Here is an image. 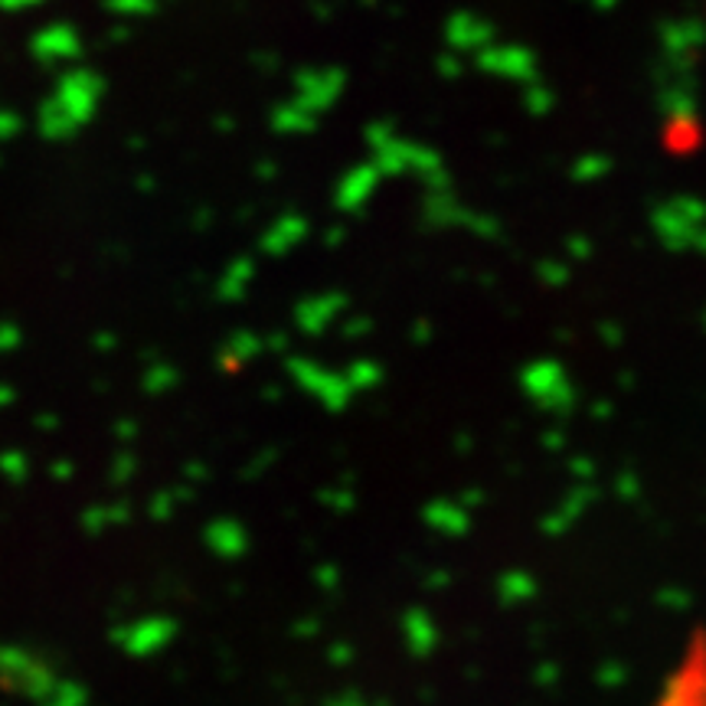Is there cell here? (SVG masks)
<instances>
[{"mask_svg": "<svg viewBox=\"0 0 706 706\" xmlns=\"http://www.w3.org/2000/svg\"><path fill=\"white\" fill-rule=\"evenodd\" d=\"M102 92H106V83L96 73L89 70L66 73L40 109V132L53 141L73 138L96 115Z\"/></svg>", "mask_w": 706, "mask_h": 706, "instance_id": "6da1fadb", "label": "cell"}, {"mask_svg": "<svg viewBox=\"0 0 706 706\" xmlns=\"http://www.w3.org/2000/svg\"><path fill=\"white\" fill-rule=\"evenodd\" d=\"M79 50H83V40H79V34H76L70 24H53V27H47V30H40V34L34 37V53H37V60H44V63H66V60H76Z\"/></svg>", "mask_w": 706, "mask_h": 706, "instance_id": "7a4b0ae2", "label": "cell"}, {"mask_svg": "<svg viewBox=\"0 0 706 706\" xmlns=\"http://www.w3.org/2000/svg\"><path fill=\"white\" fill-rule=\"evenodd\" d=\"M298 236H301V223H298V220H282V223L265 236V252H272V256L285 252L288 246L298 243Z\"/></svg>", "mask_w": 706, "mask_h": 706, "instance_id": "3957f363", "label": "cell"}, {"mask_svg": "<svg viewBox=\"0 0 706 706\" xmlns=\"http://www.w3.org/2000/svg\"><path fill=\"white\" fill-rule=\"evenodd\" d=\"M109 11L125 14V17H141L154 11V0H109Z\"/></svg>", "mask_w": 706, "mask_h": 706, "instance_id": "277c9868", "label": "cell"}, {"mask_svg": "<svg viewBox=\"0 0 706 706\" xmlns=\"http://www.w3.org/2000/svg\"><path fill=\"white\" fill-rule=\"evenodd\" d=\"M249 275H252V265H249V262H236V265L230 269V275L223 278V288H226V295H233V292H243V285L249 282Z\"/></svg>", "mask_w": 706, "mask_h": 706, "instance_id": "5b68a950", "label": "cell"}, {"mask_svg": "<svg viewBox=\"0 0 706 706\" xmlns=\"http://www.w3.org/2000/svg\"><path fill=\"white\" fill-rule=\"evenodd\" d=\"M21 132V119L8 109H0V141H8Z\"/></svg>", "mask_w": 706, "mask_h": 706, "instance_id": "8992f818", "label": "cell"}, {"mask_svg": "<svg viewBox=\"0 0 706 706\" xmlns=\"http://www.w3.org/2000/svg\"><path fill=\"white\" fill-rule=\"evenodd\" d=\"M44 0H0V11H11V14H17V11H30V8H40Z\"/></svg>", "mask_w": 706, "mask_h": 706, "instance_id": "52a82bcc", "label": "cell"}]
</instances>
